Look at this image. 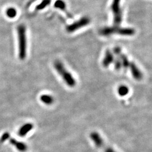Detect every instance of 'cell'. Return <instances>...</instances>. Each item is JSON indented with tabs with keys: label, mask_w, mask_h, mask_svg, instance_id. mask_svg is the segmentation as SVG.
<instances>
[{
	"label": "cell",
	"mask_w": 152,
	"mask_h": 152,
	"mask_svg": "<svg viewBox=\"0 0 152 152\" xmlns=\"http://www.w3.org/2000/svg\"><path fill=\"white\" fill-rule=\"evenodd\" d=\"M51 0H43V1L36 6L37 10H42L44 9L47 6H48L50 3Z\"/></svg>",
	"instance_id": "9a60e30c"
},
{
	"label": "cell",
	"mask_w": 152,
	"mask_h": 152,
	"mask_svg": "<svg viewBox=\"0 0 152 152\" xmlns=\"http://www.w3.org/2000/svg\"><path fill=\"white\" fill-rule=\"evenodd\" d=\"M18 33L19 58L21 60H24L27 56V36L25 27L24 25H19Z\"/></svg>",
	"instance_id": "3957f363"
},
{
	"label": "cell",
	"mask_w": 152,
	"mask_h": 152,
	"mask_svg": "<svg viewBox=\"0 0 152 152\" xmlns=\"http://www.w3.org/2000/svg\"><path fill=\"white\" fill-rule=\"evenodd\" d=\"M9 137H10V133H8V132L4 133L1 137V139H0V142H3L4 141H5L7 139H8Z\"/></svg>",
	"instance_id": "ac0fdd59"
},
{
	"label": "cell",
	"mask_w": 152,
	"mask_h": 152,
	"mask_svg": "<svg viewBox=\"0 0 152 152\" xmlns=\"http://www.w3.org/2000/svg\"><path fill=\"white\" fill-rule=\"evenodd\" d=\"M90 23V19L87 16H84L82 18L74 22L72 24L68 25L66 27V30L68 33H73L77 30L86 27Z\"/></svg>",
	"instance_id": "8992f818"
},
{
	"label": "cell",
	"mask_w": 152,
	"mask_h": 152,
	"mask_svg": "<svg viewBox=\"0 0 152 152\" xmlns=\"http://www.w3.org/2000/svg\"><path fill=\"white\" fill-rule=\"evenodd\" d=\"M54 6L56 8H59V9L64 11L65 13H66L68 16L69 18L73 19V16L72 15V14H71L67 10L66 2L63 1V0H56L55 2Z\"/></svg>",
	"instance_id": "9c48e42d"
},
{
	"label": "cell",
	"mask_w": 152,
	"mask_h": 152,
	"mask_svg": "<svg viewBox=\"0 0 152 152\" xmlns=\"http://www.w3.org/2000/svg\"><path fill=\"white\" fill-rule=\"evenodd\" d=\"M130 69L131 74L135 79L137 81H140L142 78V74L136 65L133 62H130L128 67Z\"/></svg>",
	"instance_id": "52a82bcc"
},
{
	"label": "cell",
	"mask_w": 152,
	"mask_h": 152,
	"mask_svg": "<svg viewBox=\"0 0 152 152\" xmlns=\"http://www.w3.org/2000/svg\"><path fill=\"white\" fill-rule=\"evenodd\" d=\"M114 59V55L112 53V51L109 50H107L105 51V56H104V58L102 62L103 67L105 68L108 67V66H109L110 64L113 63Z\"/></svg>",
	"instance_id": "ba28073f"
},
{
	"label": "cell",
	"mask_w": 152,
	"mask_h": 152,
	"mask_svg": "<svg viewBox=\"0 0 152 152\" xmlns=\"http://www.w3.org/2000/svg\"><path fill=\"white\" fill-rule=\"evenodd\" d=\"M41 100L47 105H51L54 102V98L49 95H42L40 97Z\"/></svg>",
	"instance_id": "4fadbf2b"
},
{
	"label": "cell",
	"mask_w": 152,
	"mask_h": 152,
	"mask_svg": "<svg viewBox=\"0 0 152 152\" xmlns=\"http://www.w3.org/2000/svg\"><path fill=\"white\" fill-rule=\"evenodd\" d=\"M113 62L114 63V68L117 71H119L121 69L122 65V62L119 58V57H117L115 59H114Z\"/></svg>",
	"instance_id": "e0dca14e"
},
{
	"label": "cell",
	"mask_w": 152,
	"mask_h": 152,
	"mask_svg": "<svg viewBox=\"0 0 152 152\" xmlns=\"http://www.w3.org/2000/svg\"><path fill=\"white\" fill-rule=\"evenodd\" d=\"M6 15L10 18H14L17 14L16 10L13 7H10L7 9L6 12Z\"/></svg>",
	"instance_id": "2e32d148"
},
{
	"label": "cell",
	"mask_w": 152,
	"mask_h": 152,
	"mask_svg": "<svg viewBox=\"0 0 152 152\" xmlns=\"http://www.w3.org/2000/svg\"><path fill=\"white\" fill-rule=\"evenodd\" d=\"M54 68L59 75L62 77L64 81L69 87H73L76 85V81L72 74L65 68L63 64L59 60L54 63Z\"/></svg>",
	"instance_id": "7a4b0ae2"
},
{
	"label": "cell",
	"mask_w": 152,
	"mask_h": 152,
	"mask_svg": "<svg viewBox=\"0 0 152 152\" xmlns=\"http://www.w3.org/2000/svg\"><path fill=\"white\" fill-rule=\"evenodd\" d=\"M10 142L12 145H14L16 147V148L20 151L24 152L27 149V146L24 142L17 141L15 139H11L10 140Z\"/></svg>",
	"instance_id": "30bf717a"
},
{
	"label": "cell",
	"mask_w": 152,
	"mask_h": 152,
	"mask_svg": "<svg viewBox=\"0 0 152 152\" xmlns=\"http://www.w3.org/2000/svg\"><path fill=\"white\" fill-rule=\"evenodd\" d=\"M135 33V29L131 28H121L119 26L105 27L100 30V34L104 36H109L113 34H118L121 36H131Z\"/></svg>",
	"instance_id": "6da1fadb"
},
{
	"label": "cell",
	"mask_w": 152,
	"mask_h": 152,
	"mask_svg": "<svg viewBox=\"0 0 152 152\" xmlns=\"http://www.w3.org/2000/svg\"><path fill=\"white\" fill-rule=\"evenodd\" d=\"M33 128V125L32 123H28L24 125L22 127H21L19 131V135L20 136H25L30 130H32Z\"/></svg>",
	"instance_id": "8fae6325"
},
{
	"label": "cell",
	"mask_w": 152,
	"mask_h": 152,
	"mask_svg": "<svg viewBox=\"0 0 152 152\" xmlns=\"http://www.w3.org/2000/svg\"><path fill=\"white\" fill-rule=\"evenodd\" d=\"M113 51H114V54L116 55L117 56H118L121 53H122L121 49L119 47H116L113 50Z\"/></svg>",
	"instance_id": "d6986e66"
},
{
	"label": "cell",
	"mask_w": 152,
	"mask_h": 152,
	"mask_svg": "<svg viewBox=\"0 0 152 152\" xmlns=\"http://www.w3.org/2000/svg\"><path fill=\"white\" fill-rule=\"evenodd\" d=\"M129 89L126 86H120L118 89V93L121 96H124L128 94Z\"/></svg>",
	"instance_id": "5bb4252c"
},
{
	"label": "cell",
	"mask_w": 152,
	"mask_h": 152,
	"mask_svg": "<svg viewBox=\"0 0 152 152\" xmlns=\"http://www.w3.org/2000/svg\"><path fill=\"white\" fill-rule=\"evenodd\" d=\"M117 56L119 57V58L120 59L122 62V67H123L125 70H127L130 64V62L128 60L127 56L123 54L122 53H121Z\"/></svg>",
	"instance_id": "7c38bea8"
},
{
	"label": "cell",
	"mask_w": 152,
	"mask_h": 152,
	"mask_svg": "<svg viewBox=\"0 0 152 152\" xmlns=\"http://www.w3.org/2000/svg\"><path fill=\"white\" fill-rule=\"evenodd\" d=\"M121 0H113L111 10L113 13L114 24L119 26L122 21V11L121 8Z\"/></svg>",
	"instance_id": "277c9868"
},
{
	"label": "cell",
	"mask_w": 152,
	"mask_h": 152,
	"mask_svg": "<svg viewBox=\"0 0 152 152\" xmlns=\"http://www.w3.org/2000/svg\"><path fill=\"white\" fill-rule=\"evenodd\" d=\"M90 138L94 142L95 145L99 148L101 149L104 151V152H116L112 148L108 146L105 142L104 141L103 139L100 135L96 132H93L90 134Z\"/></svg>",
	"instance_id": "5b68a950"
}]
</instances>
